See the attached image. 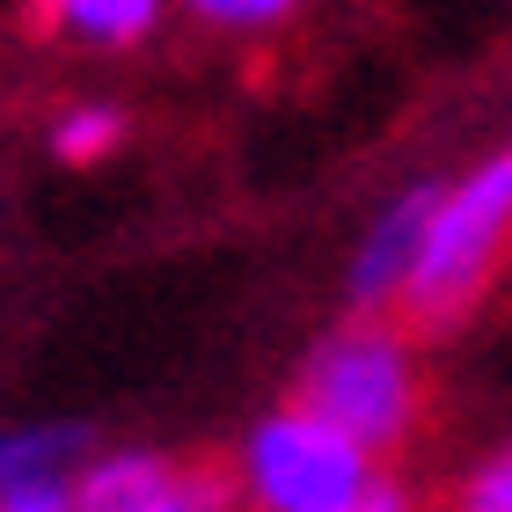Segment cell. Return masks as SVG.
<instances>
[{
	"mask_svg": "<svg viewBox=\"0 0 512 512\" xmlns=\"http://www.w3.org/2000/svg\"><path fill=\"white\" fill-rule=\"evenodd\" d=\"M308 417H322L330 432H344L352 447L381 454L410 432L417 410V374H410V344L381 330V322H352V330L322 337L308 366H300V395Z\"/></svg>",
	"mask_w": 512,
	"mask_h": 512,
	"instance_id": "2",
	"label": "cell"
},
{
	"mask_svg": "<svg viewBox=\"0 0 512 512\" xmlns=\"http://www.w3.org/2000/svg\"><path fill=\"white\" fill-rule=\"evenodd\" d=\"M81 461H88V425H74V417L0 425V498L44 491V483H74Z\"/></svg>",
	"mask_w": 512,
	"mask_h": 512,
	"instance_id": "6",
	"label": "cell"
},
{
	"mask_svg": "<svg viewBox=\"0 0 512 512\" xmlns=\"http://www.w3.org/2000/svg\"><path fill=\"white\" fill-rule=\"evenodd\" d=\"M461 512H512V447L498 461H483L469 476V491H461Z\"/></svg>",
	"mask_w": 512,
	"mask_h": 512,
	"instance_id": "9",
	"label": "cell"
},
{
	"mask_svg": "<svg viewBox=\"0 0 512 512\" xmlns=\"http://www.w3.org/2000/svg\"><path fill=\"white\" fill-rule=\"evenodd\" d=\"M52 15L88 44H132L154 30L161 0H52Z\"/></svg>",
	"mask_w": 512,
	"mask_h": 512,
	"instance_id": "7",
	"label": "cell"
},
{
	"mask_svg": "<svg viewBox=\"0 0 512 512\" xmlns=\"http://www.w3.org/2000/svg\"><path fill=\"white\" fill-rule=\"evenodd\" d=\"M125 139V118L110 103H81V110H66L59 132H52V154L59 161H103L110 147Z\"/></svg>",
	"mask_w": 512,
	"mask_h": 512,
	"instance_id": "8",
	"label": "cell"
},
{
	"mask_svg": "<svg viewBox=\"0 0 512 512\" xmlns=\"http://www.w3.org/2000/svg\"><path fill=\"white\" fill-rule=\"evenodd\" d=\"M432 198H439V183H410L403 198H388L374 213L366 242L352 249V271H344V300H352L359 315L403 300L410 264H417V242H425V220H432Z\"/></svg>",
	"mask_w": 512,
	"mask_h": 512,
	"instance_id": "5",
	"label": "cell"
},
{
	"mask_svg": "<svg viewBox=\"0 0 512 512\" xmlns=\"http://www.w3.org/2000/svg\"><path fill=\"white\" fill-rule=\"evenodd\" d=\"M205 22H227V30H256V22H278L293 0H191Z\"/></svg>",
	"mask_w": 512,
	"mask_h": 512,
	"instance_id": "10",
	"label": "cell"
},
{
	"mask_svg": "<svg viewBox=\"0 0 512 512\" xmlns=\"http://www.w3.org/2000/svg\"><path fill=\"white\" fill-rule=\"evenodd\" d=\"M512 242V147H498L491 161H476L461 183H439L425 242H417L403 308L417 322H447L483 293V278L498 271V256Z\"/></svg>",
	"mask_w": 512,
	"mask_h": 512,
	"instance_id": "1",
	"label": "cell"
},
{
	"mask_svg": "<svg viewBox=\"0 0 512 512\" xmlns=\"http://www.w3.org/2000/svg\"><path fill=\"white\" fill-rule=\"evenodd\" d=\"M374 483V454L300 403L256 417L242 439V491L256 512H359Z\"/></svg>",
	"mask_w": 512,
	"mask_h": 512,
	"instance_id": "3",
	"label": "cell"
},
{
	"mask_svg": "<svg viewBox=\"0 0 512 512\" xmlns=\"http://www.w3.org/2000/svg\"><path fill=\"white\" fill-rule=\"evenodd\" d=\"M66 498H74V512H227V483L213 469H183L169 454L125 447V454H88Z\"/></svg>",
	"mask_w": 512,
	"mask_h": 512,
	"instance_id": "4",
	"label": "cell"
},
{
	"mask_svg": "<svg viewBox=\"0 0 512 512\" xmlns=\"http://www.w3.org/2000/svg\"><path fill=\"white\" fill-rule=\"evenodd\" d=\"M0 512H74V498H66V483H44V491H15V498H0Z\"/></svg>",
	"mask_w": 512,
	"mask_h": 512,
	"instance_id": "11",
	"label": "cell"
}]
</instances>
